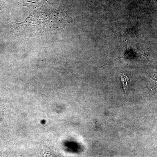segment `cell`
I'll list each match as a JSON object with an SVG mask.
<instances>
[{
    "instance_id": "1",
    "label": "cell",
    "mask_w": 157,
    "mask_h": 157,
    "mask_svg": "<svg viewBox=\"0 0 157 157\" xmlns=\"http://www.w3.org/2000/svg\"><path fill=\"white\" fill-rule=\"evenodd\" d=\"M120 75L123 88L125 91V95L126 96L130 86V80L129 77L124 75V73H120Z\"/></svg>"
},
{
    "instance_id": "2",
    "label": "cell",
    "mask_w": 157,
    "mask_h": 157,
    "mask_svg": "<svg viewBox=\"0 0 157 157\" xmlns=\"http://www.w3.org/2000/svg\"><path fill=\"white\" fill-rule=\"evenodd\" d=\"M133 53H136L135 51L131 49V48L129 47L127 45V48L126 53L123 57H135L136 54Z\"/></svg>"
}]
</instances>
